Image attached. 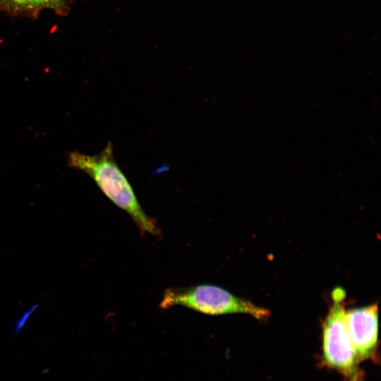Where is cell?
I'll use <instances>...</instances> for the list:
<instances>
[{
	"mask_svg": "<svg viewBox=\"0 0 381 381\" xmlns=\"http://www.w3.org/2000/svg\"><path fill=\"white\" fill-rule=\"evenodd\" d=\"M68 164L90 176L104 194L131 217L141 232L160 236L156 220L145 212L131 184L116 162L111 142L97 155L69 152Z\"/></svg>",
	"mask_w": 381,
	"mask_h": 381,
	"instance_id": "obj_1",
	"label": "cell"
},
{
	"mask_svg": "<svg viewBox=\"0 0 381 381\" xmlns=\"http://www.w3.org/2000/svg\"><path fill=\"white\" fill-rule=\"evenodd\" d=\"M174 306L186 307L210 315L244 313L258 320H265L270 315L268 309L239 298L222 287L207 284L167 289L159 307L166 310Z\"/></svg>",
	"mask_w": 381,
	"mask_h": 381,
	"instance_id": "obj_2",
	"label": "cell"
},
{
	"mask_svg": "<svg viewBox=\"0 0 381 381\" xmlns=\"http://www.w3.org/2000/svg\"><path fill=\"white\" fill-rule=\"evenodd\" d=\"M332 295L333 303L322 326L323 361L347 381H363L358 366L359 361L345 322V291L337 288Z\"/></svg>",
	"mask_w": 381,
	"mask_h": 381,
	"instance_id": "obj_3",
	"label": "cell"
},
{
	"mask_svg": "<svg viewBox=\"0 0 381 381\" xmlns=\"http://www.w3.org/2000/svg\"><path fill=\"white\" fill-rule=\"evenodd\" d=\"M377 304L345 311L346 329L359 361L375 356L378 341Z\"/></svg>",
	"mask_w": 381,
	"mask_h": 381,
	"instance_id": "obj_4",
	"label": "cell"
},
{
	"mask_svg": "<svg viewBox=\"0 0 381 381\" xmlns=\"http://www.w3.org/2000/svg\"><path fill=\"white\" fill-rule=\"evenodd\" d=\"M64 0H0V9L9 11H37L44 8L61 10Z\"/></svg>",
	"mask_w": 381,
	"mask_h": 381,
	"instance_id": "obj_5",
	"label": "cell"
}]
</instances>
